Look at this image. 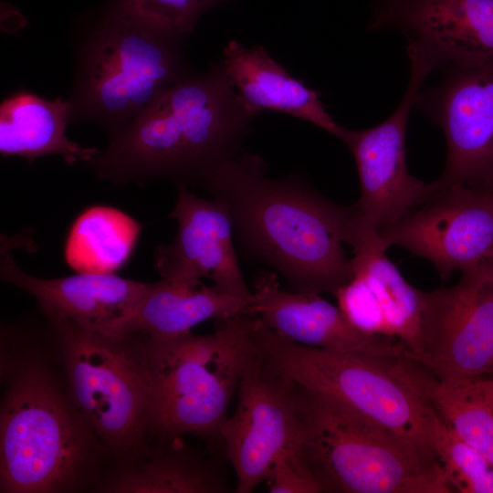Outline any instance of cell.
<instances>
[{
	"instance_id": "6da1fadb",
	"label": "cell",
	"mask_w": 493,
	"mask_h": 493,
	"mask_svg": "<svg viewBox=\"0 0 493 493\" xmlns=\"http://www.w3.org/2000/svg\"><path fill=\"white\" fill-rule=\"evenodd\" d=\"M33 330H1L0 492L95 489L110 457Z\"/></svg>"
},
{
	"instance_id": "7a4b0ae2",
	"label": "cell",
	"mask_w": 493,
	"mask_h": 493,
	"mask_svg": "<svg viewBox=\"0 0 493 493\" xmlns=\"http://www.w3.org/2000/svg\"><path fill=\"white\" fill-rule=\"evenodd\" d=\"M257 154L222 162L204 188L223 203L242 243L276 268L292 290L334 295L352 278L344 236L355 205L344 206L297 179L266 177Z\"/></svg>"
},
{
	"instance_id": "3957f363",
	"label": "cell",
	"mask_w": 493,
	"mask_h": 493,
	"mask_svg": "<svg viewBox=\"0 0 493 493\" xmlns=\"http://www.w3.org/2000/svg\"><path fill=\"white\" fill-rule=\"evenodd\" d=\"M255 114L219 64L167 89L86 163L99 179L117 185L165 178L204 187L236 154Z\"/></svg>"
},
{
	"instance_id": "277c9868",
	"label": "cell",
	"mask_w": 493,
	"mask_h": 493,
	"mask_svg": "<svg viewBox=\"0 0 493 493\" xmlns=\"http://www.w3.org/2000/svg\"><path fill=\"white\" fill-rule=\"evenodd\" d=\"M181 34L122 0L107 6L75 44L72 121L112 137L188 75Z\"/></svg>"
},
{
	"instance_id": "5b68a950",
	"label": "cell",
	"mask_w": 493,
	"mask_h": 493,
	"mask_svg": "<svg viewBox=\"0 0 493 493\" xmlns=\"http://www.w3.org/2000/svg\"><path fill=\"white\" fill-rule=\"evenodd\" d=\"M255 316L221 320L207 335L190 331L167 341L137 335L149 382L152 438L191 435L221 445L229 404L258 353Z\"/></svg>"
},
{
	"instance_id": "8992f818",
	"label": "cell",
	"mask_w": 493,
	"mask_h": 493,
	"mask_svg": "<svg viewBox=\"0 0 493 493\" xmlns=\"http://www.w3.org/2000/svg\"><path fill=\"white\" fill-rule=\"evenodd\" d=\"M253 336L272 371L437 458V414L413 383L405 356L340 352L299 344L255 318Z\"/></svg>"
},
{
	"instance_id": "52a82bcc",
	"label": "cell",
	"mask_w": 493,
	"mask_h": 493,
	"mask_svg": "<svg viewBox=\"0 0 493 493\" xmlns=\"http://www.w3.org/2000/svg\"><path fill=\"white\" fill-rule=\"evenodd\" d=\"M297 395L300 456L323 492H453L435 456L299 384Z\"/></svg>"
},
{
	"instance_id": "ba28073f",
	"label": "cell",
	"mask_w": 493,
	"mask_h": 493,
	"mask_svg": "<svg viewBox=\"0 0 493 493\" xmlns=\"http://www.w3.org/2000/svg\"><path fill=\"white\" fill-rule=\"evenodd\" d=\"M44 319L71 399L110 460L138 455L151 439L150 389L139 337Z\"/></svg>"
},
{
	"instance_id": "9c48e42d",
	"label": "cell",
	"mask_w": 493,
	"mask_h": 493,
	"mask_svg": "<svg viewBox=\"0 0 493 493\" xmlns=\"http://www.w3.org/2000/svg\"><path fill=\"white\" fill-rule=\"evenodd\" d=\"M237 404L220 429V441L236 476V493L266 481L283 456H300L301 421L297 384L272 371L259 352L244 372Z\"/></svg>"
},
{
	"instance_id": "30bf717a",
	"label": "cell",
	"mask_w": 493,
	"mask_h": 493,
	"mask_svg": "<svg viewBox=\"0 0 493 493\" xmlns=\"http://www.w3.org/2000/svg\"><path fill=\"white\" fill-rule=\"evenodd\" d=\"M461 273L452 287L420 290L422 351L408 358L448 383L493 378V292L478 266Z\"/></svg>"
},
{
	"instance_id": "8fae6325",
	"label": "cell",
	"mask_w": 493,
	"mask_h": 493,
	"mask_svg": "<svg viewBox=\"0 0 493 493\" xmlns=\"http://www.w3.org/2000/svg\"><path fill=\"white\" fill-rule=\"evenodd\" d=\"M406 49L410 75L396 110L373 127L345 128L341 140L351 150L359 175L361 195L355 205L378 231L395 224L437 188L436 181L423 182L410 174L406 166L408 119L425 80L434 70L421 53Z\"/></svg>"
},
{
	"instance_id": "7c38bea8",
	"label": "cell",
	"mask_w": 493,
	"mask_h": 493,
	"mask_svg": "<svg viewBox=\"0 0 493 493\" xmlns=\"http://www.w3.org/2000/svg\"><path fill=\"white\" fill-rule=\"evenodd\" d=\"M379 234L434 265L442 281L493 255V194L465 184L443 185Z\"/></svg>"
},
{
	"instance_id": "4fadbf2b",
	"label": "cell",
	"mask_w": 493,
	"mask_h": 493,
	"mask_svg": "<svg viewBox=\"0 0 493 493\" xmlns=\"http://www.w3.org/2000/svg\"><path fill=\"white\" fill-rule=\"evenodd\" d=\"M414 107L442 130L446 143L443 185H493V62L446 71Z\"/></svg>"
},
{
	"instance_id": "5bb4252c",
	"label": "cell",
	"mask_w": 493,
	"mask_h": 493,
	"mask_svg": "<svg viewBox=\"0 0 493 493\" xmlns=\"http://www.w3.org/2000/svg\"><path fill=\"white\" fill-rule=\"evenodd\" d=\"M369 28L398 31L434 69L493 62V0H380Z\"/></svg>"
},
{
	"instance_id": "9a60e30c",
	"label": "cell",
	"mask_w": 493,
	"mask_h": 493,
	"mask_svg": "<svg viewBox=\"0 0 493 493\" xmlns=\"http://www.w3.org/2000/svg\"><path fill=\"white\" fill-rule=\"evenodd\" d=\"M176 185L177 200L170 217L177 222V234L153 253L162 278L193 287L208 278L224 293L251 297L236 258L226 206L215 198L197 196L185 184Z\"/></svg>"
},
{
	"instance_id": "2e32d148",
	"label": "cell",
	"mask_w": 493,
	"mask_h": 493,
	"mask_svg": "<svg viewBox=\"0 0 493 493\" xmlns=\"http://www.w3.org/2000/svg\"><path fill=\"white\" fill-rule=\"evenodd\" d=\"M254 288L250 314L299 344L340 352L405 356L407 350L399 339L360 330L320 294L284 290L269 272L257 276Z\"/></svg>"
},
{
	"instance_id": "e0dca14e",
	"label": "cell",
	"mask_w": 493,
	"mask_h": 493,
	"mask_svg": "<svg viewBox=\"0 0 493 493\" xmlns=\"http://www.w3.org/2000/svg\"><path fill=\"white\" fill-rule=\"evenodd\" d=\"M0 278L32 295L44 317L100 332H108L122 320L152 285L115 273L37 278L22 270L4 247L0 256Z\"/></svg>"
},
{
	"instance_id": "ac0fdd59",
	"label": "cell",
	"mask_w": 493,
	"mask_h": 493,
	"mask_svg": "<svg viewBox=\"0 0 493 493\" xmlns=\"http://www.w3.org/2000/svg\"><path fill=\"white\" fill-rule=\"evenodd\" d=\"M133 457L113 461L96 488L106 493H225L229 484L216 462L179 437L156 438Z\"/></svg>"
},
{
	"instance_id": "d6986e66",
	"label": "cell",
	"mask_w": 493,
	"mask_h": 493,
	"mask_svg": "<svg viewBox=\"0 0 493 493\" xmlns=\"http://www.w3.org/2000/svg\"><path fill=\"white\" fill-rule=\"evenodd\" d=\"M223 67L244 105L252 112L280 111L309 121L341 140L345 128L329 114L320 94L291 76L263 47L230 41Z\"/></svg>"
},
{
	"instance_id": "ffe728a7",
	"label": "cell",
	"mask_w": 493,
	"mask_h": 493,
	"mask_svg": "<svg viewBox=\"0 0 493 493\" xmlns=\"http://www.w3.org/2000/svg\"><path fill=\"white\" fill-rule=\"evenodd\" d=\"M252 299L253 295L233 296L215 285L193 287L162 278L152 282L135 307L108 332L167 341L208 320L250 314Z\"/></svg>"
},
{
	"instance_id": "44dd1931",
	"label": "cell",
	"mask_w": 493,
	"mask_h": 493,
	"mask_svg": "<svg viewBox=\"0 0 493 493\" xmlns=\"http://www.w3.org/2000/svg\"><path fill=\"white\" fill-rule=\"evenodd\" d=\"M344 242L353 250L350 259L352 277L361 278L376 296L390 336L405 346V356L422 351V308L420 290L411 286L388 258V246L379 231L359 212L351 215Z\"/></svg>"
},
{
	"instance_id": "7402d4cb",
	"label": "cell",
	"mask_w": 493,
	"mask_h": 493,
	"mask_svg": "<svg viewBox=\"0 0 493 493\" xmlns=\"http://www.w3.org/2000/svg\"><path fill=\"white\" fill-rule=\"evenodd\" d=\"M72 122L68 100H48L29 90H17L0 104V152L29 161L59 155L68 163L88 162L97 151L66 136Z\"/></svg>"
},
{
	"instance_id": "603a6c76",
	"label": "cell",
	"mask_w": 493,
	"mask_h": 493,
	"mask_svg": "<svg viewBox=\"0 0 493 493\" xmlns=\"http://www.w3.org/2000/svg\"><path fill=\"white\" fill-rule=\"evenodd\" d=\"M142 226L115 207L83 210L68 232L64 257L76 273L113 274L130 259Z\"/></svg>"
},
{
	"instance_id": "cb8c5ba5",
	"label": "cell",
	"mask_w": 493,
	"mask_h": 493,
	"mask_svg": "<svg viewBox=\"0 0 493 493\" xmlns=\"http://www.w3.org/2000/svg\"><path fill=\"white\" fill-rule=\"evenodd\" d=\"M408 373L446 425L493 466V409L477 381L444 383L406 358Z\"/></svg>"
},
{
	"instance_id": "d4e9b609",
	"label": "cell",
	"mask_w": 493,
	"mask_h": 493,
	"mask_svg": "<svg viewBox=\"0 0 493 493\" xmlns=\"http://www.w3.org/2000/svg\"><path fill=\"white\" fill-rule=\"evenodd\" d=\"M434 450L454 489L461 493H493V466L463 442L437 414Z\"/></svg>"
},
{
	"instance_id": "484cf974",
	"label": "cell",
	"mask_w": 493,
	"mask_h": 493,
	"mask_svg": "<svg viewBox=\"0 0 493 493\" xmlns=\"http://www.w3.org/2000/svg\"><path fill=\"white\" fill-rule=\"evenodd\" d=\"M334 296L338 307L357 329L370 334L390 336L379 301L363 279L352 277Z\"/></svg>"
},
{
	"instance_id": "4316f807",
	"label": "cell",
	"mask_w": 493,
	"mask_h": 493,
	"mask_svg": "<svg viewBox=\"0 0 493 493\" xmlns=\"http://www.w3.org/2000/svg\"><path fill=\"white\" fill-rule=\"evenodd\" d=\"M137 11L152 16L177 33H193L206 11L230 0H122Z\"/></svg>"
},
{
	"instance_id": "83f0119b",
	"label": "cell",
	"mask_w": 493,
	"mask_h": 493,
	"mask_svg": "<svg viewBox=\"0 0 493 493\" xmlns=\"http://www.w3.org/2000/svg\"><path fill=\"white\" fill-rule=\"evenodd\" d=\"M272 493H320L323 489L310 474L300 456H280L267 478Z\"/></svg>"
},
{
	"instance_id": "f1b7e54d",
	"label": "cell",
	"mask_w": 493,
	"mask_h": 493,
	"mask_svg": "<svg viewBox=\"0 0 493 493\" xmlns=\"http://www.w3.org/2000/svg\"><path fill=\"white\" fill-rule=\"evenodd\" d=\"M481 275L493 292V255L478 265Z\"/></svg>"
},
{
	"instance_id": "f546056e",
	"label": "cell",
	"mask_w": 493,
	"mask_h": 493,
	"mask_svg": "<svg viewBox=\"0 0 493 493\" xmlns=\"http://www.w3.org/2000/svg\"><path fill=\"white\" fill-rule=\"evenodd\" d=\"M484 396L493 409V378L477 380Z\"/></svg>"
},
{
	"instance_id": "4dcf8cb0",
	"label": "cell",
	"mask_w": 493,
	"mask_h": 493,
	"mask_svg": "<svg viewBox=\"0 0 493 493\" xmlns=\"http://www.w3.org/2000/svg\"><path fill=\"white\" fill-rule=\"evenodd\" d=\"M487 189L493 194V185Z\"/></svg>"
}]
</instances>
